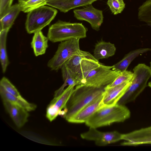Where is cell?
<instances>
[{
  "instance_id": "19",
  "label": "cell",
  "mask_w": 151,
  "mask_h": 151,
  "mask_svg": "<svg viewBox=\"0 0 151 151\" xmlns=\"http://www.w3.org/2000/svg\"><path fill=\"white\" fill-rule=\"evenodd\" d=\"M21 11L19 3L12 5L6 14L0 18V30H9Z\"/></svg>"
},
{
  "instance_id": "3",
  "label": "cell",
  "mask_w": 151,
  "mask_h": 151,
  "mask_svg": "<svg viewBox=\"0 0 151 151\" xmlns=\"http://www.w3.org/2000/svg\"><path fill=\"white\" fill-rule=\"evenodd\" d=\"M130 115V111L124 105L117 103L112 106H104L98 109L85 124L89 127L96 128L115 122H123Z\"/></svg>"
},
{
  "instance_id": "30",
  "label": "cell",
  "mask_w": 151,
  "mask_h": 151,
  "mask_svg": "<svg viewBox=\"0 0 151 151\" xmlns=\"http://www.w3.org/2000/svg\"><path fill=\"white\" fill-rule=\"evenodd\" d=\"M27 0H18V2H19V3H20V2H21L23 1H27Z\"/></svg>"
},
{
  "instance_id": "22",
  "label": "cell",
  "mask_w": 151,
  "mask_h": 151,
  "mask_svg": "<svg viewBox=\"0 0 151 151\" xmlns=\"http://www.w3.org/2000/svg\"><path fill=\"white\" fill-rule=\"evenodd\" d=\"M8 29L0 30V60L2 71L5 73L9 64L6 50V41Z\"/></svg>"
},
{
  "instance_id": "29",
  "label": "cell",
  "mask_w": 151,
  "mask_h": 151,
  "mask_svg": "<svg viewBox=\"0 0 151 151\" xmlns=\"http://www.w3.org/2000/svg\"><path fill=\"white\" fill-rule=\"evenodd\" d=\"M150 68L151 70V61L150 63ZM148 86L151 88V80L148 83Z\"/></svg>"
},
{
  "instance_id": "18",
  "label": "cell",
  "mask_w": 151,
  "mask_h": 151,
  "mask_svg": "<svg viewBox=\"0 0 151 151\" xmlns=\"http://www.w3.org/2000/svg\"><path fill=\"white\" fill-rule=\"evenodd\" d=\"M0 94L2 100L8 101L22 107L29 112L34 111L37 108V105L35 104L28 102L24 98H19L11 94L1 86Z\"/></svg>"
},
{
  "instance_id": "26",
  "label": "cell",
  "mask_w": 151,
  "mask_h": 151,
  "mask_svg": "<svg viewBox=\"0 0 151 151\" xmlns=\"http://www.w3.org/2000/svg\"><path fill=\"white\" fill-rule=\"evenodd\" d=\"M133 73L131 71L126 70L122 72L114 81L106 87H112L124 82L131 80L133 79Z\"/></svg>"
},
{
  "instance_id": "6",
  "label": "cell",
  "mask_w": 151,
  "mask_h": 151,
  "mask_svg": "<svg viewBox=\"0 0 151 151\" xmlns=\"http://www.w3.org/2000/svg\"><path fill=\"white\" fill-rule=\"evenodd\" d=\"M57 13L54 8L45 5L29 12L25 24L27 32L31 34L41 30L50 24Z\"/></svg>"
},
{
  "instance_id": "8",
  "label": "cell",
  "mask_w": 151,
  "mask_h": 151,
  "mask_svg": "<svg viewBox=\"0 0 151 151\" xmlns=\"http://www.w3.org/2000/svg\"><path fill=\"white\" fill-rule=\"evenodd\" d=\"M122 135L117 131L103 132L90 127L88 131L81 133V137L83 139L94 141L97 146H103L122 140Z\"/></svg>"
},
{
  "instance_id": "17",
  "label": "cell",
  "mask_w": 151,
  "mask_h": 151,
  "mask_svg": "<svg viewBox=\"0 0 151 151\" xmlns=\"http://www.w3.org/2000/svg\"><path fill=\"white\" fill-rule=\"evenodd\" d=\"M48 40L47 37L43 35L41 30L34 33L31 44L36 56L45 53L48 47Z\"/></svg>"
},
{
  "instance_id": "15",
  "label": "cell",
  "mask_w": 151,
  "mask_h": 151,
  "mask_svg": "<svg viewBox=\"0 0 151 151\" xmlns=\"http://www.w3.org/2000/svg\"><path fill=\"white\" fill-rule=\"evenodd\" d=\"M116 49L114 45L103 40L96 44L93 51V56L97 60L106 59L114 55Z\"/></svg>"
},
{
  "instance_id": "4",
  "label": "cell",
  "mask_w": 151,
  "mask_h": 151,
  "mask_svg": "<svg viewBox=\"0 0 151 151\" xmlns=\"http://www.w3.org/2000/svg\"><path fill=\"white\" fill-rule=\"evenodd\" d=\"M87 28L81 23H70L59 20L48 29L47 37L55 43L86 37Z\"/></svg>"
},
{
  "instance_id": "5",
  "label": "cell",
  "mask_w": 151,
  "mask_h": 151,
  "mask_svg": "<svg viewBox=\"0 0 151 151\" xmlns=\"http://www.w3.org/2000/svg\"><path fill=\"white\" fill-rule=\"evenodd\" d=\"M134 76L132 82L117 104L125 105L134 101L147 86L151 77L150 66L139 63L133 69Z\"/></svg>"
},
{
  "instance_id": "14",
  "label": "cell",
  "mask_w": 151,
  "mask_h": 151,
  "mask_svg": "<svg viewBox=\"0 0 151 151\" xmlns=\"http://www.w3.org/2000/svg\"><path fill=\"white\" fill-rule=\"evenodd\" d=\"M98 0H53L48 1L47 5L66 13L71 9L91 4Z\"/></svg>"
},
{
  "instance_id": "24",
  "label": "cell",
  "mask_w": 151,
  "mask_h": 151,
  "mask_svg": "<svg viewBox=\"0 0 151 151\" xmlns=\"http://www.w3.org/2000/svg\"><path fill=\"white\" fill-rule=\"evenodd\" d=\"M49 0H27L19 3L21 11L28 13L47 5Z\"/></svg>"
},
{
  "instance_id": "12",
  "label": "cell",
  "mask_w": 151,
  "mask_h": 151,
  "mask_svg": "<svg viewBox=\"0 0 151 151\" xmlns=\"http://www.w3.org/2000/svg\"><path fill=\"white\" fill-rule=\"evenodd\" d=\"M4 106L16 126L18 128L23 127L27 122L29 114L23 108L8 101L2 100Z\"/></svg>"
},
{
  "instance_id": "21",
  "label": "cell",
  "mask_w": 151,
  "mask_h": 151,
  "mask_svg": "<svg viewBox=\"0 0 151 151\" xmlns=\"http://www.w3.org/2000/svg\"><path fill=\"white\" fill-rule=\"evenodd\" d=\"M60 69L64 83L55 92L54 97H56L60 95L66 86H76L78 84L77 76L76 74L71 71L64 65Z\"/></svg>"
},
{
  "instance_id": "9",
  "label": "cell",
  "mask_w": 151,
  "mask_h": 151,
  "mask_svg": "<svg viewBox=\"0 0 151 151\" xmlns=\"http://www.w3.org/2000/svg\"><path fill=\"white\" fill-rule=\"evenodd\" d=\"M75 86H69L58 96L54 97L47 106L46 117L50 122L60 115L73 92Z\"/></svg>"
},
{
  "instance_id": "28",
  "label": "cell",
  "mask_w": 151,
  "mask_h": 151,
  "mask_svg": "<svg viewBox=\"0 0 151 151\" xmlns=\"http://www.w3.org/2000/svg\"><path fill=\"white\" fill-rule=\"evenodd\" d=\"M14 0H0V18L7 12Z\"/></svg>"
},
{
  "instance_id": "23",
  "label": "cell",
  "mask_w": 151,
  "mask_h": 151,
  "mask_svg": "<svg viewBox=\"0 0 151 151\" xmlns=\"http://www.w3.org/2000/svg\"><path fill=\"white\" fill-rule=\"evenodd\" d=\"M139 19L151 27V0H146L138 8Z\"/></svg>"
},
{
  "instance_id": "16",
  "label": "cell",
  "mask_w": 151,
  "mask_h": 151,
  "mask_svg": "<svg viewBox=\"0 0 151 151\" xmlns=\"http://www.w3.org/2000/svg\"><path fill=\"white\" fill-rule=\"evenodd\" d=\"M150 51V48H141L132 51L127 54L122 60L113 65L112 69L121 72L126 70L136 57L141 54Z\"/></svg>"
},
{
  "instance_id": "13",
  "label": "cell",
  "mask_w": 151,
  "mask_h": 151,
  "mask_svg": "<svg viewBox=\"0 0 151 151\" xmlns=\"http://www.w3.org/2000/svg\"><path fill=\"white\" fill-rule=\"evenodd\" d=\"M103 99V95L85 106L68 122L75 123H85L98 109L104 106Z\"/></svg>"
},
{
  "instance_id": "10",
  "label": "cell",
  "mask_w": 151,
  "mask_h": 151,
  "mask_svg": "<svg viewBox=\"0 0 151 151\" xmlns=\"http://www.w3.org/2000/svg\"><path fill=\"white\" fill-rule=\"evenodd\" d=\"M73 13L76 18L88 22L94 30L100 29L104 18L102 10L96 9L91 4L82 9L74 10Z\"/></svg>"
},
{
  "instance_id": "2",
  "label": "cell",
  "mask_w": 151,
  "mask_h": 151,
  "mask_svg": "<svg viewBox=\"0 0 151 151\" xmlns=\"http://www.w3.org/2000/svg\"><path fill=\"white\" fill-rule=\"evenodd\" d=\"M106 87L83 84L76 86L60 115L68 122L85 106L102 96Z\"/></svg>"
},
{
  "instance_id": "27",
  "label": "cell",
  "mask_w": 151,
  "mask_h": 151,
  "mask_svg": "<svg viewBox=\"0 0 151 151\" xmlns=\"http://www.w3.org/2000/svg\"><path fill=\"white\" fill-rule=\"evenodd\" d=\"M107 3L114 15L121 13L125 7L123 0H108Z\"/></svg>"
},
{
  "instance_id": "11",
  "label": "cell",
  "mask_w": 151,
  "mask_h": 151,
  "mask_svg": "<svg viewBox=\"0 0 151 151\" xmlns=\"http://www.w3.org/2000/svg\"><path fill=\"white\" fill-rule=\"evenodd\" d=\"M132 80L124 82L114 87L106 86L103 94L104 106H112L117 103L132 83Z\"/></svg>"
},
{
  "instance_id": "25",
  "label": "cell",
  "mask_w": 151,
  "mask_h": 151,
  "mask_svg": "<svg viewBox=\"0 0 151 151\" xmlns=\"http://www.w3.org/2000/svg\"><path fill=\"white\" fill-rule=\"evenodd\" d=\"M0 86L11 94L19 98H23L17 88L6 77H4L1 79Z\"/></svg>"
},
{
  "instance_id": "7",
  "label": "cell",
  "mask_w": 151,
  "mask_h": 151,
  "mask_svg": "<svg viewBox=\"0 0 151 151\" xmlns=\"http://www.w3.org/2000/svg\"><path fill=\"white\" fill-rule=\"evenodd\" d=\"M79 39H74L62 41L47 63L52 70L58 71L77 51L79 50Z\"/></svg>"
},
{
  "instance_id": "31",
  "label": "cell",
  "mask_w": 151,
  "mask_h": 151,
  "mask_svg": "<svg viewBox=\"0 0 151 151\" xmlns=\"http://www.w3.org/2000/svg\"><path fill=\"white\" fill-rule=\"evenodd\" d=\"M52 0H49L48 1H52Z\"/></svg>"
},
{
  "instance_id": "20",
  "label": "cell",
  "mask_w": 151,
  "mask_h": 151,
  "mask_svg": "<svg viewBox=\"0 0 151 151\" xmlns=\"http://www.w3.org/2000/svg\"><path fill=\"white\" fill-rule=\"evenodd\" d=\"M84 58L96 60L89 52L80 50L74 54L64 65L71 71L76 74L79 65L82 60Z\"/></svg>"
},
{
  "instance_id": "1",
  "label": "cell",
  "mask_w": 151,
  "mask_h": 151,
  "mask_svg": "<svg viewBox=\"0 0 151 151\" xmlns=\"http://www.w3.org/2000/svg\"><path fill=\"white\" fill-rule=\"evenodd\" d=\"M112 68L113 66L104 65L96 60L83 59L76 72L78 85L106 87L114 81L122 72Z\"/></svg>"
}]
</instances>
